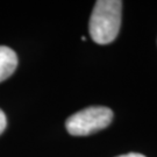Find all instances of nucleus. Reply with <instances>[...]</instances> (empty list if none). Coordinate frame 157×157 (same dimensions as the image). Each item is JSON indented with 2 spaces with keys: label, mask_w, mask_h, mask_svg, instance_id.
I'll list each match as a JSON object with an SVG mask.
<instances>
[{
  "label": "nucleus",
  "mask_w": 157,
  "mask_h": 157,
  "mask_svg": "<svg viewBox=\"0 0 157 157\" xmlns=\"http://www.w3.org/2000/svg\"><path fill=\"white\" fill-rule=\"evenodd\" d=\"M17 67V56L15 51L6 45H0V83L10 78Z\"/></svg>",
  "instance_id": "3"
},
{
  "label": "nucleus",
  "mask_w": 157,
  "mask_h": 157,
  "mask_svg": "<svg viewBox=\"0 0 157 157\" xmlns=\"http://www.w3.org/2000/svg\"><path fill=\"white\" fill-rule=\"evenodd\" d=\"M118 157H146L142 154H137V152H130V154H124V155H121V156Z\"/></svg>",
  "instance_id": "5"
},
{
  "label": "nucleus",
  "mask_w": 157,
  "mask_h": 157,
  "mask_svg": "<svg viewBox=\"0 0 157 157\" xmlns=\"http://www.w3.org/2000/svg\"><path fill=\"white\" fill-rule=\"evenodd\" d=\"M113 120V112L105 106H92L70 115L65 121L69 134L87 136L105 129Z\"/></svg>",
  "instance_id": "2"
},
{
  "label": "nucleus",
  "mask_w": 157,
  "mask_h": 157,
  "mask_svg": "<svg viewBox=\"0 0 157 157\" xmlns=\"http://www.w3.org/2000/svg\"><path fill=\"white\" fill-rule=\"evenodd\" d=\"M122 1L99 0L94 5L89 23L92 40L98 44H108L117 39L121 26Z\"/></svg>",
  "instance_id": "1"
},
{
  "label": "nucleus",
  "mask_w": 157,
  "mask_h": 157,
  "mask_svg": "<svg viewBox=\"0 0 157 157\" xmlns=\"http://www.w3.org/2000/svg\"><path fill=\"white\" fill-rule=\"evenodd\" d=\"M6 126H7V119H6L5 113L0 109V134L5 130Z\"/></svg>",
  "instance_id": "4"
}]
</instances>
